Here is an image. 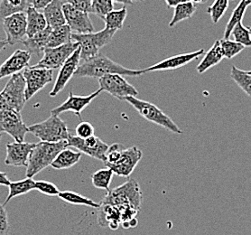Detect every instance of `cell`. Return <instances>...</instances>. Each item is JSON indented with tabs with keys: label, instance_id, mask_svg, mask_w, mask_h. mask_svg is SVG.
Returning <instances> with one entry per match:
<instances>
[{
	"label": "cell",
	"instance_id": "obj_1",
	"mask_svg": "<svg viewBox=\"0 0 251 235\" xmlns=\"http://www.w3.org/2000/svg\"><path fill=\"white\" fill-rule=\"evenodd\" d=\"M145 74V70L126 68L102 53H99L96 56H93L85 61H81L75 73V77H90L100 79L108 75L138 77Z\"/></svg>",
	"mask_w": 251,
	"mask_h": 235
},
{
	"label": "cell",
	"instance_id": "obj_2",
	"mask_svg": "<svg viewBox=\"0 0 251 235\" xmlns=\"http://www.w3.org/2000/svg\"><path fill=\"white\" fill-rule=\"evenodd\" d=\"M142 157L143 152L137 147L125 149L120 144L116 143L109 147L104 164L115 175L129 178Z\"/></svg>",
	"mask_w": 251,
	"mask_h": 235
},
{
	"label": "cell",
	"instance_id": "obj_3",
	"mask_svg": "<svg viewBox=\"0 0 251 235\" xmlns=\"http://www.w3.org/2000/svg\"><path fill=\"white\" fill-rule=\"evenodd\" d=\"M68 147V140L56 143L40 141L35 144L29 157L25 177L33 178L47 166H51L58 154Z\"/></svg>",
	"mask_w": 251,
	"mask_h": 235
},
{
	"label": "cell",
	"instance_id": "obj_4",
	"mask_svg": "<svg viewBox=\"0 0 251 235\" xmlns=\"http://www.w3.org/2000/svg\"><path fill=\"white\" fill-rule=\"evenodd\" d=\"M142 193L139 184L135 179L128 180L122 185L108 191V194L103 198L101 206H123L141 210Z\"/></svg>",
	"mask_w": 251,
	"mask_h": 235
},
{
	"label": "cell",
	"instance_id": "obj_5",
	"mask_svg": "<svg viewBox=\"0 0 251 235\" xmlns=\"http://www.w3.org/2000/svg\"><path fill=\"white\" fill-rule=\"evenodd\" d=\"M116 32V30L104 28L101 31L92 32L88 34L72 33V41L80 45V62L99 54L100 49L109 45L113 39Z\"/></svg>",
	"mask_w": 251,
	"mask_h": 235
},
{
	"label": "cell",
	"instance_id": "obj_6",
	"mask_svg": "<svg viewBox=\"0 0 251 235\" xmlns=\"http://www.w3.org/2000/svg\"><path fill=\"white\" fill-rule=\"evenodd\" d=\"M28 132L41 141L51 143L68 140L71 136L66 122L56 115H51L46 121L29 126Z\"/></svg>",
	"mask_w": 251,
	"mask_h": 235
},
{
	"label": "cell",
	"instance_id": "obj_7",
	"mask_svg": "<svg viewBox=\"0 0 251 235\" xmlns=\"http://www.w3.org/2000/svg\"><path fill=\"white\" fill-rule=\"evenodd\" d=\"M123 101L132 105L133 108H135L145 120L162 127L175 134H183V131L177 126L171 118L154 104L133 96L126 97Z\"/></svg>",
	"mask_w": 251,
	"mask_h": 235
},
{
	"label": "cell",
	"instance_id": "obj_8",
	"mask_svg": "<svg viewBox=\"0 0 251 235\" xmlns=\"http://www.w3.org/2000/svg\"><path fill=\"white\" fill-rule=\"evenodd\" d=\"M1 93L6 100L8 109L21 112L26 103L25 80L23 74L12 75Z\"/></svg>",
	"mask_w": 251,
	"mask_h": 235
},
{
	"label": "cell",
	"instance_id": "obj_9",
	"mask_svg": "<svg viewBox=\"0 0 251 235\" xmlns=\"http://www.w3.org/2000/svg\"><path fill=\"white\" fill-rule=\"evenodd\" d=\"M0 132L6 133L17 142H24L28 127L24 122L21 113L14 109L0 110Z\"/></svg>",
	"mask_w": 251,
	"mask_h": 235
},
{
	"label": "cell",
	"instance_id": "obj_10",
	"mask_svg": "<svg viewBox=\"0 0 251 235\" xmlns=\"http://www.w3.org/2000/svg\"><path fill=\"white\" fill-rule=\"evenodd\" d=\"M100 89L108 92L111 96L123 101L126 97H137L138 92L124 76L120 75H108L99 79Z\"/></svg>",
	"mask_w": 251,
	"mask_h": 235
},
{
	"label": "cell",
	"instance_id": "obj_11",
	"mask_svg": "<svg viewBox=\"0 0 251 235\" xmlns=\"http://www.w3.org/2000/svg\"><path fill=\"white\" fill-rule=\"evenodd\" d=\"M79 46L80 45L78 43L72 41L63 46L46 48L44 51L43 58L34 66L46 69H60L65 61L75 52Z\"/></svg>",
	"mask_w": 251,
	"mask_h": 235
},
{
	"label": "cell",
	"instance_id": "obj_12",
	"mask_svg": "<svg viewBox=\"0 0 251 235\" xmlns=\"http://www.w3.org/2000/svg\"><path fill=\"white\" fill-rule=\"evenodd\" d=\"M22 74L25 80V99L29 101L51 82L53 70L39 68L33 65L26 67Z\"/></svg>",
	"mask_w": 251,
	"mask_h": 235
},
{
	"label": "cell",
	"instance_id": "obj_13",
	"mask_svg": "<svg viewBox=\"0 0 251 235\" xmlns=\"http://www.w3.org/2000/svg\"><path fill=\"white\" fill-rule=\"evenodd\" d=\"M68 147L78 149L82 154L105 162L109 146L95 135L88 138H80L77 136H70Z\"/></svg>",
	"mask_w": 251,
	"mask_h": 235
},
{
	"label": "cell",
	"instance_id": "obj_14",
	"mask_svg": "<svg viewBox=\"0 0 251 235\" xmlns=\"http://www.w3.org/2000/svg\"><path fill=\"white\" fill-rule=\"evenodd\" d=\"M63 13L66 25L75 34H88L94 32V26L89 13L81 11L68 3L63 4Z\"/></svg>",
	"mask_w": 251,
	"mask_h": 235
},
{
	"label": "cell",
	"instance_id": "obj_15",
	"mask_svg": "<svg viewBox=\"0 0 251 235\" xmlns=\"http://www.w3.org/2000/svg\"><path fill=\"white\" fill-rule=\"evenodd\" d=\"M3 28L6 33V42L10 46H15L17 43H22L26 36L27 22L25 12L17 13L6 18L2 21Z\"/></svg>",
	"mask_w": 251,
	"mask_h": 235
},
{
	"label": "cell",
	"instance_id": "obj_16",
	"mask_svg": "<svg viewBox=\"0 0 251 235\" xmlns=\"http://www.w3.org/2000/svg\"><path fill=\"white\" fill-rule=\"evenodd\" d=\"M80 63V46L75 50V52L63 63L62 67L59 69L56 80L52 90L50 92V97L54 98L57 96L59 92H62L67 85L70 80L75 77V73L78 69Z\"/></svg>",
	"mask_w": 251,
	"mask_h": 235
},
{
	"label": "cell",
	"instance_id": "obj_17",
	"mask_svg": "<svg viewBox=\"0 0 251 235\" xmlns=\"http://www.w3.org/2000/svg\"><path fill=\"white\" fill-rule=\"evenodd\" d=\"M101 92L102 91L100 89H99L98 91L88 95V96H79V95H75L72 91H70L67 100L63 104L56 107L55 109H51V115L59 116L63 112L73 111L79 119H81L82 110L85 109L87 106H89L90 104H92V101L94 99H96Z\"/></svg>",
	"mask_w": 251,
	"mask_h": 235
},
{
	"label": "cell",
	"instance_id": "obj_18",
	"mask_svg": "<svg viewBox=\"0 0 251 235\" xmlns=\"http://www.w3.org/2000/svg\"><path fill=\"white\" fill-rule=\"evenodd\" d=\"M35 144L29 142H13L6 144V166H27L29 157Z\"/></svg>",
	"mask_w": 251,
	"mask_h": 235
},
{
	"label": "cell",
	"instance_id": "obj_19",
	"mask_svg": "<svg viewBox=\"0 0 251 235\" xmlns=\"http://www.w3.org/2000/svg\"><path fill=\"white\" fill-rule=\"evenodd\" d=\"M32 54L26 50H17L0 65V80L21 73L28 67Z\"/></svg>",
	"mask_w": 251,
	"mask_h": 235
},
{
	"label": "cell",
	"instance_id": "obj_20",
	"mask_svg": "<svg viewBox=\"0 0 251 235\" xmlns=\"http://www.w3.org/2000/svg\"><path fill=\"white\" fill-rule=\"evenodd\" d=\"M204 54V49H200L195 52L180 53L174 55L171 57L166 58L159 63H155L153 66L145 70L146 74L150 72H157V71H170L176 70L185 66L186 64L194 61L195 59L200 57L201 55Z\"/></svg>",
	"mask_w": 251,
	"mask_h": 235
},
{
	"label": "cell",
	"instance_id": "obj_21",
	"mask_svg": "<svg viewBox=\"0 0 251 235\" xmlns=\"http://www.w3.org/2000/svg\"><path fill=\"white\" fill-rule=\"evenodd\" d=\"M63 3L61 0H52L44 9V16L47 26L51 28H56L66 25V20L63 13Z\"/></svg>",
	"mask_w": 251,
	"mask_h": 235
},
{
	"label": "cell",
	"instance_id": "obj_22",
	"mask_svg": "<svg viewBox=\"0 0 251 235\" xmlns=\"http://www.w3.org/2000/svg\"><path fill=\"white\" fill-rule=\"evenodd\" d=\"M224 58L223 50H222V46H221V41L216 40L211 46L210 50L204 53V56L202 60L201 61L200 63L197 65V72L199 74H203L207 72L208 70L211 69V67L217 65L223 61Z\"/></svg>",
	"mask_w": 251,
	"mask_h": 235
},
{
	"label": "cell",
	"instance_id": "obj_23",
	"mask_svg": "<svg viewBox=\"0 0 251 235\" xmlns=\"http://www.w3.org/2000/svg\"><path fill=\"white\" fill-rule=\"evenodd\" d=\"M26 22H27V30L26 36L32 37L38 34L41 31L45 30L48 26L46 22L44 13L35 9L32 6H28L26 11Z\"/></svg>",
	"mask_w": 251,
	"mask_h": 235
},
{
	"label": "cell",
	"instance_id": "obj_24",
	"mask_svg": "<svg viewBox=\"0 0 251 235\" xmlns=\"http://www.w3.org/2000/svg\"><path fill=\"white\" fill-rule=\"evenodd\" d=\"M51 27L47 26L45 30L41 31L34 36L26 37V39H24L22 43L24 46H25L26 51L31 54L35 55H38L40 52H44L45 49H46L47 41L51 34Z\"/></svg>",
	"mask_w": 251,
	"mask_h": 235
},
{
	"label": "cell",
	"instance_id": "obj_25",
	"mask_svg": "<svg viewBox=\"0 0 251 235\" xmlns=\"http://www.w3.org/2000/svg\"><path fill=\"white\" fill-rule=\"evenodd\" d=\"M82 156V153L80 151H75L70 149H64L62 150L55 159L51 163V166L56 170H63L68 169L75 166Z\"/></svg>",
	"mask_w": 251,
	"mask_h": 235
},
{
	"label": "cell",
	"instance_id": "obj_26",
	"mask_svg": "<svg viewBox=\"0 0 251 235\" xmlns=\"http://www.w3.org/2000/svg\"><path fill=\"white\" fill-rule=\"evenodd\" d=\"M8 187H9V191H8V195L6 196V201L3 204L4 207H6L7 203L14 197L28 194L29 192H31L32 190H35V181L33 178H26L20 181L11 182L8 185Z\"/></svg>",
	"mask_w": 251,
	"mask_h": 235
},
{
	"label": "cell",
	"instance_id": "obj_27",
	"mask_svg": "<svg viewBox=\"0 0 251 235\" xmlns=\"http://www.w3.org/2000/svg\"><path fill=\"white\" fill-rule=\"evenodd\" d=\"M26 0H0V22L17 13L26 11Z\"/></svg>",
	"mask_w": 251,
	"mask_h": 235
},
{
	"label": "cell",
	"instance_id": "obj_28",
	"mask_svg": "<svg viewBox=\"0 0 251 235\" xmlns=\"http://www.w3.org/2000/svg\"><path fill=\"white\" fill-rule=\"evenodd\" d=\"M71 35L72 30L67 25H64L56 28H51V34L47 41L46 48H53L68 44L72 42Z\"/></svg>",
	"mask_w": 251,
	"mask_h": 235
},
{
	"label": "cell",
	"instance_id": "obj_29",
	"mask_svg": "<svg viewBox=\"0 0 251 235\" xmlns=\"http://www.w3.org/2000/svg\"><path fill=\"white\" fill-rule=\"evenodd\" d=\"M58 196L60 197L61 200L71 204V205L85 206V207H92V208H96V209H99L101 207L100 204H98L92 199L80 195L74 191H62V192H60Z\"/></svg>",
	"mask_w": 251,
	"mask_h": 235
},
{
	"label": "cell",
	"instance_id": "obj_30",
	"mask_svg": "<svg viewBox=\"0 0 251 235\" xmlns=\"http://www.w3.org/2000/svg\"><path fill=\"white\" fill-rule=\"evenodd\" d=\"M195 11H196V6L191 1L179 4L178 6L175 7L174 16L169 23V27H174L175 26H176L177 24L192 18Z\"/></svg>",
	"mask_w": 251,
	"mask_h": 235
},
{
	"label": "cell",
	"instance_id": "obj_31",
	"mask_svg": "<svg viewBox=\"0 0 251 235\" xmlns=\"http://www.w3.org/2000/svg\"><path fill=\"white\" fill-rule=\"evenodd\" d=\"M126 16H127V10L125 6L117 10L113 9L103 18V21L105 22V26H106L105 28L116 30V31L123 28V25L125 22Z\"/></svg>",
	"mask_w": 251,
	"mask_h": 235
},
{
	"label": "cell",
	"instance_id": "obj_32",
	"mask_svg": "<svg viewBox=\"0 0 251 235\" xmlns=\"http://www.w3.org/2000/svg\"><path fill=\"white\" fill-rule=\"evenodd\" d=\"M248 6H249L242 0L238 4V6H236V8L233 10L230 18L228 19V23L226 25L223 39H229V37L231 36L232 30L237 26V24L242 22V19L244 18V15H245Z\"/></svg>",
	"mask_w": 251,
	"mask_h": 235
},
{
	"label": "cell",
	"instance_id": "obj_33",
	"mask_svg": "<svg viewBox=\"0 0 251 235\" xmlns=\"http://www.w3.org/2000/svg\"><path fill=\"white\" fill-rule=\"evenodd\" d=\"M230 78L234 80L237 85L251 97V75L248 71H242L237 66H232L230 72Z\"/></svg>",
	"mask_w": 251,
	"mask_h": 235
},
{
	"label": "cell",
	"instance_id": "obj_34",
	"mask_svg": "<svg viewBox=\"0 0 251 235\" xmlns=\"http://www.w3.org/2000/svg\"><path fill=\"white\" fill-rule=\"evenodd\" d=\"M114 173L109 167L100 169L92 176V184L98 189L109 191Z\"/></svg>",
	"mask_w": 251,
	"mask_h": 235
},
{
	"label": "cell",
	"instance_id": "obj_35",
	"mask_svg": "<svg viewBox=\"0 0 251 235\" xmlns=\"http://www.w3.org/2000/svg\"><path fill=\"white\" fill-rule=\"evenodd\" d=\"M229 0H215L211 6L208 7L207 12L211 16V21L213 24H217L224 14L227 11Z\"/></svg>",
	"mask_w": 251,
	"mask_h": 235
},
{
	"label": "cell",
	"instance_id": "obj_36",
	"mask_svg": "<svg viewBox=\"0 0 251 235\" xmlns=\"http://www.w3.org/2000/svg\"><path fill=\"white\" fill-rule=\"evenodd\" d=\"M220 41H221V46H222L224 58H227L228 60L238 55L246 48L245 46L240 45L235 41L229 40V39H223Z\"/></svg>",
	"mask_w": 251,
	"mask_h": 235
},
{
	"label": "cell",
	"instance_id": "obj_37",
	"mask_svg": "<svg viewBox=\"0 0 251 235\" xmlns=\"http://www.w3.org/2000/svg\"><path fill=\"white\" fill-rule=\"evenodd\" d=\"M231 36L234 38L235 42L239 43L245 47H251V35L249 28L243 26L242 22L237 24L234 29L232 30Z\"/></svg>",
	"mask_w": 251,
	"mask_h": 235
},
{
	"label": "cell",
	"instance_id": "obj_38",
	"mask_svg": "<svg viewBox=\"0 0 251 235\" xmlns=\"http://www.w3.org/2000/svg\"><path fill=\"white\" fill-rule=\"evenodd\" d=\"M114 4L111 0H92V14L100 18H105L107 14L113 10Z\"/></svg>",
	"mask_w": 251,
	"mask_h": 235
},
{
	"label": "cell",
	"instance_id": "obj_39",
	"mask_svg": "<svg viewBox=\"0 0 251 235\" xmlns=\"http://www.w3.org/2000/svg\"><path fill=\"white\" fill-rule=\"evenodd\" d=\"M35 190L40 192L41 194H44L48 196H56L59 195L61 192L54 183L45 181V180L35 181Z\"/></svg>",
	"mask_w": 251,
	"mask_h": 235
},
{
	"label": "cell",
	"instance_id": "obj_40",
	"mask_svg": "<svg viewBox=\"0 0 251 235\" xmlns=\"http://www.w3.org/2000/svg\"><path fill=\"white\" fill-rule=\"evenodd\" d=\"M94 127L92 123L87 121H81L75 129V134L80 138H88L94 136L95 134Z\"/></svg>",
	"mask_w": 251,
	"mask_h": 235
},
{
	"label": "cell",
	"instance_id": "obj_41",
	"mask_svg": "<svg viewBox=\"0 0 251 235\" xmlns=\"http://www.w3.org/2000/svg\"><path fill=\"white\" fill-rule=\"evenodd\" d=\"M9 230L8 216L6 208L0 204V235H7Z\"/></svg>",
	"mask_w": 251,
	"mask_h": 235
},
{
	"label": "cell",
	"instance_id": "obj_42",
	"mask_svg": "<svg viewBox=\"0 0 251 235\" xmlns=\"http://www.w3.org/2000/svg\"><path fill=\"white\" fill-rule=\"evenodd\" d=\"M66 3L89 14L92 11V0H67Z\"/></svg>",
	"mask_w": 251,
	"mask_h": 235
},
{
	"label": "cell",
	"instance_id": "obj_43",
	"mask_svg": "<svg viewBox=\"0 0 251 235\" xmlns=\"http://www.w3.org/2000/svg\"><path fill=\"white\" fill-rule=\"evenodd\" d=\"M29 6H32L37 10H44L52 0H26Z\"/></svg>",
	"mask_w": 251,
	"mask_h": 235
},
{
	"label": "cell",
	"instance_id": "obj_44",
	"mask_svg": "<svg viewBox=\"0 0 251 235\" xmlns=\"http://www.w3.org/2000/svg\"><path fill=\"white\" fill-rule=\"evenodd\" d=\"M166 1V5L168 7H176L178 6L179 4L182 3H185V2H190L191 0H165Z\"/></svg>",
	"mask_w": 251,
	"mask_h": 235
},
{
	"label": "cell",
	"instance_id": "obj_45",
	"mask_svg": "<svg viewBox=\"0 0 251 235\" xmlns=\"http://www.w3.org/2000/svg\"><path fill=\"white\" fill-rule=\"evenodd\" d=\"M10 180L7 178V175L5 172H0V185L8 186L10 184Z\"/></svg>",
	"mask_w": 251,
	"mask_h": 235
},
{
	"label": "cell",
	"instance_id": "obj_46",
	"mask_svg": "<svg viewBox=\"0 0 251 235\" xmlns=\"http://www.w3.org/2000/svg\"><path fill=\"white\" fill-rule=\"evenodd\" d=\"M2 109H8V106L6 104V100L5 98L3 97L2 93L0 92V110Z\"/></svg>",
	"mask_w": 251,
	"mask_h": 235
},
{
	"label": "cell",
	"instance_id": "obj_47",
	"mask_svg": "<svg viewBox=\"0 0 251 235\" xmlns=\"http://www.w3.org/2000/svg\"><path fill=\"white\" fill-rule=\"evenodd\" d=\"M113 3H120V4H124V5H132L133 1L132 0H111Z\"/></svg>",
	"mask_w": 251,
	"mask_h": 235
},
{
	"label": "cell",
	"instance_id": "obj_48",
	"mask_svg": "<svg viewBox=\"0 0 251 235\" xmlns=\"http://www.w3.org/2000/svg\"><path fill=\"white\" fill-rule=\"evenodd\" d=\"M7 46H8V43L6 42V40H0V52L2 50H4Z\"/></svg>",
	"mask_w": 251,
	"mask_h": 235
},
{
	"label": "cell",
	"instance_id": "obj_49",
	"mask_svg": "<svg viewBox=\"0 0 251 235\" xmlns=\"http://www.w3.org/2000/svg\"><path fill=\"white\" fill-rule=\"evenodd\" d=\"M208 0H191V2H193L194 4H202L204 2H207Z\"/></svg>",
	"mask_w": 251,
	"mask_h": 235
},
{
	"label": "cell",
	"instance_id": "obj_50",
	"mask_svg": "<svg viewBox=\"0 0 251 235\" xmlns=\"http://www.w3.org/2000/svg\"><path fill=\"white\" fill-rule=\"evenodd\" d=\"M242 1H244L248 6L251 5V0H242Z\"/></svg>",
	"mask_w": 251,
	"mask_h": 235
},
{
	"label": "cell",
	"instance_id": "obj_51",
	"mask_svg": "<svg viewBox=\"0 0 251 235\" xmlns=\"http://www.w3.org/2000/svg\"><path fill=\"white\" fill-rule=\"evenodd\" d=\"M132 1H137V2H144L145 0H132Z\"/></svg>",
	"mask_w": 251,
	"mask_h": 235
},
{
	"label": "cell",
	"instance_id": "obj_52",
	"mask_svg": "<svg viewBox=\"0 0 251 235\" xmlns=\"http://www.w3.org/2000/svg\"><path fill=\"white\" fill-rule=\"evenodd\" d=\"M2 134H3V133L0 132V141H1V138H2Z\"/></svg>",
	"mask_w": 251,
	"mask_h": 235
},
{
	"label": "cell",
	"instance_id": "obj_53",
	"mask_svg": "<svg viewBox=\"0 0 251 235\" xmlns=\"http://www.w3.org/2000/svg\"><path fill=\"white\" fill-rule=\"evenodd\" d=\"M249 31H250V33H251V27H249Z\"/></svg>",
	"mask_w": 251,
	"mask_h": 235
},
{
	"label": "cell",
	"instance_id": "obj_54",
	"mask_svg": "<svg viewBox=\"0 0 251 235\" xmlns=\"http://www.w3.org/2000/svg\"><path fill=\"white\" fill-rule=\"evenodd\" d=\"M249 74H251V71H249Z\"/></svg>",
	"mask_w": 251,
	"mask_h": 235
}]
</instances>
